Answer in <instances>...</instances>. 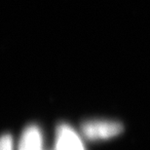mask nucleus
Listing matches in <instances>:
<instances>
[{
    "label": "nucleus",
    "instance_id": "nucleus-1",
    "mask_svg": "<svg viewBox=\"0 0 150 150\" xmlns=\"http://www.w3.org/2000/svg\"><path fill=\"white\" fill-rule=\"evenodd\" d=\"M123 131V126L118 122L91 121L82 125V134L88 139H105L117 136Z\"/></svg>",
    "mask_w": 150,
    "mask_h": 150
},
{
    "label": "nucleus",
    "instance_id": "nucleus-2",
    "mask_svg": "<svg viewBox=\"0 0 150 150\" xmlns=\"http://www.w3.org/2000/svg\"><path fill=\"white\" fill-rule=\"evenodd\" d=\"M57 150H84V147L72 129L61 125L57 132Z\"/></svg>",
    "mask_w": 150,
    "mask_h": 150
},
{
    "label": "nucleus",
    "instance_id": "nucleus-3",
    "mask_svg": "<svg viewBox=\"0 0 150 150\" xmlns=\"http://www.w3.org/2000/svg\"><path fill=\"white\" fill-rule=\"evenodd\" d=\"M41 147L42 139L40 131L35 126H29L23 132L19 150H41Z\"/></svg>",
    "mask_w": 150,
    "mask_h": 150
},
{
    "label": "nucleus",
    "instance_id": "nucleus-4",
    "mask_svg": "<svg viewBox=\"0 0 150 150\" xmlns=\"http://www.w3.org/2000/svg\"><path fill=\"white\" fill-rule=\"evenodd\" d=\"M0 150H13V140L10 134H4L0 142Z\"/></svg>",
    "mask_w": 150,
    "mask_h": 150
}]
</instances>
